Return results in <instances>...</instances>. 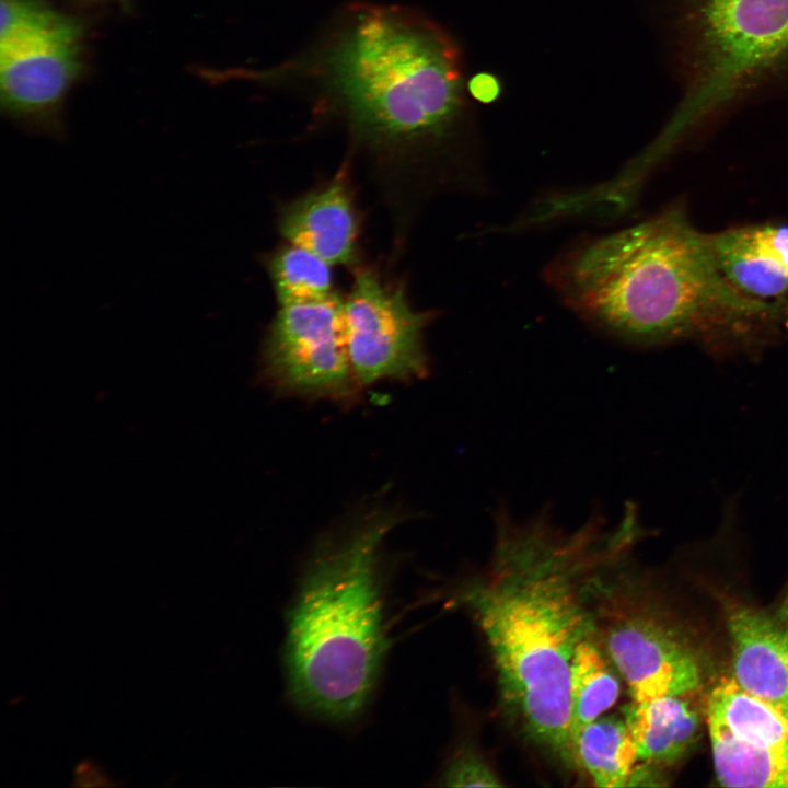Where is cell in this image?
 <instances>
[{"label": "cell", "mask_w": 788, "mask_h": 788, "mask_svg": "<svg viewBox=\"0 0 788 788\" xmlns=\"http://www.w3.org/2000/svg\"><path fill=\"white\" fill-rule=\"evenodd\" d=\"M280 233L291 244L332 265L349 264L355 255L356 219L341 181L308 194L281 213Z\"/></svg>", "instance_id": "cell-12"}, {"label": "cell", "mask_w": 788, "mask_h": 788, "mask_svg": "<svg viewBox=\"0 0 788 788\" xmlns=\"http://www.w3.org/2000/svg\"><path fill=\"white\" fill-rule=\"evenodd\" d=\"M630 547L610 552L591 577L595 638L633 700L695 695L703 681L699 660L630 565Z\"/></svg>", "instance_id": "cell-6"}, {"label": "cell", "mask_w": 788, "mask_h": 788, "mask_svg": "<svg viewBox=\"0 0 788 788\" xmlns=\"http://www.w3.org/2000/svg\"><path fill=\"white\" fill-rule=\"evenodd\" d=\"M269 273L280 306L325 300L332 291L331 265L310 251L289 245L269 262Z\"/></svg>", "instance_id": "cell-18"}, {"label": "cell", "mask_w": 788, "mask_h": 788, "mask_svg": "<svg viewBox=\"0 0 788 788\" xmlns=\"http://www.w3.org/2000/svg\"><path fill=\"white\" fill-rule=\"evenodd\" d=\"M473 96L480 101H491L498 93V83L489 76H477L468 83Z\"/></svg>", "instance_id": "cell-21"}, {"label": "cell", "mask_w": 788, "mask_h": 788, "mask_svg": "<svg viewBox=\"0 0 788 788\" xmlns=\"http://www.w3.org/2000/svg\"><path fill=\"white\" fill-rule=\"evenodd\" d=\"M615 537L596 524L568 535L543 519H500L487 567L453 593L488 646L507 715L566 766H573L570 662L594 630L590 580Z\"/></svg>", "instance_id": "cell-1"}, {"label": "cell", "mask_w": 788, "mask_h": 788, "mask_svg": "<svg viewBox=\"0 0 788 788\" xmlns=\"http://www.w3.org/2000/svg\"><path fill=\"white\" fill-rule=\"evenodd\" d=\"M343 304L334 293L280 308L263 347V372L278 393L338 403L357 395L360 384L347 351Z\"/></svg>", "instance_id": "cell-7"}, {"label": "cell", "mask_w": 788, "mask_h": 788, "mask_svg": "<svg viewBox=\"0 0 788 788\" xmlns=\"http://www.w3.org/2000/svg\"><path fill=\"white\" fill-rule=\"evenodd\" d=\"M343 315L347 351L360 385L428 375L424 329L429 316L413 310L401 288L360 270L344 300Z\"/></svg>", "instance_id": "cell-8"}, {"label": "cell", "mask_w": 788, "mask_h": 788, "mask_svg": "<svg viewBox=\"0 0 788 788\" xmlns=\"http://www.w3.org/2000/svg\"><path fill=\"white\" fill-rule=\"evenodd\" d=\"M707 721L715 722L748 744L788 751V720L774 707L722 679L707 699Z\"/></svg>", "instance_id": "cell-14"}, {"label": "cell", "mask_w": 788, "mask_h": 788, "mask_svg": "<svg viewBox=\"0 0 788 788\" xmlns=\"http://www.w3.org/2000/svg\"><path fill=\"white\" fill-rule=\"evenodd\" d=\"M732 679L788 720V588L772 604L726 601Z\"/></svg>", "instance_id": "cell-10"}, {"label": "cell", "mask_w": 788, "mask_h": 788, "mask_svg": "<svg viewBox=\"0 0 788 788\" xmlns=\"http://www.w3.org/2000/svg\"><path fill=\"white\" fill-rule=\"evenodd\" d=\"M246 77L299 90L373 150L439 144L466 118L460 51L422 13L351 3L300 54Z\"/></svg>", "instance_id": "cell-3"}, {"label": "cell", "mask_w": 788, "mask_h": 788, "mask_svg": "<svg viewBox=\"0 0 788 788\" xmlns=\"http://www.w3.org/2000/svg\"><path fill=\"white\" fill-rule=\"evenodd\" d=\"M74 773L77 786L111 785L109 783H106V780H108L106 775L89 762L79 763Z\"/></svg>", "instance_id": "cell-20"}, {"label": "cell", "mask_w": 788, "mask_h": 788, "mask_svg": "<svg viewBox=\"0 0 788 788\" xmlns=\"http://www.w3.org/2000/svg\"><path fill=\"white\" fill-rule=\"evenodd\" d=\"M710 240L721 273L738 291L788 308V224L737 227Z\"/></svg>", "instance_id": "cell-11"}, {"label": "cell", "mask_w": 788, "mask_h": 788, "mask_svg": "<svg viewBox=\"0 0 788 788\" xmlns=\"http://www.w3.org/2000/svg\"><path fill=\"white\" fill-rule=\"evenodd\" d=\"M573 765L593 786L627 787L638 762L637 749L624 717L601 716L579 729L572 739Z\"/></svg>", "instance_id": "cell-15"}, {"label": "cell", "mask_w": 788, "mask_h": 788, "mask_svg": "<svg viewBox=\"0 0 788 788\" xmlns=\"http://www.w3.org/2000/svg\"><path fill=\"white\" fill-rule=\"evenodd\" d=\"M694 695L630 700L623 717L634 739L638 761L665 768L674 765L697 741L702 717Z\"/></svg>", "instance_id": "cell-13"}, {"label": "cell", "mask_w": 788, "mask_h": 788, "mask_svg": "<svg viewBox=\"0 0 788 788\" xmlns=\"http://www.w3.org/2000/svg\"><path fill=\"white\" fill-rule=\"evenodd\" d=\"M402 520L374 511L323 537L305 564L286 614L282 656L290 699L316 718L354 721L373 694L390 647L380 552Z\"/></svg>", "instance_id": "cell-4"}, {"label": "cell", "mask_w": 788, "mask_h": 788, "mask_svg": "<svg viewBox=\"0 0 788 788\" xmlns=\"http://www.w3.org/2000/svg\"><path fill=\"white\" fill-rule=\"evenodd\" d=\"M617 674L593 630L578 644L570 662L572 739L579 729L600 718L615 705L621 694Z\"/></svg>", "instance_id": "cell-16"}, {"label": "cell", "mask_w": 788, "mask_h": 788, "mask_svg": "<svg viewBox=\"0 0 788 788\" xmlns=\"http://www.w3.org/2000/svg\"><path fill=\"white\" fill-rule=\"evenodd\" d=\"M83 30L73 18L0 38V96L12 117L54 125L56 108L81 70Z\"/></svg>", "instance_id": "cell-9"}, {"label": "cell", "mask_w": 788, "mask_h": 788, "mask_svg": "<svg viewBox=\"0 0 788 788\" xmlns=\"http://www.w3.org/2000/svg\"><path fill=\"white\" fill-rule=\"evenodd\" d=\"M448 787H501L497 770L474 745H461L445 763L440 777Z\"/></svg>", "instance_id": "cell-19"}, {"label": "cell", "mask_w": 788, "mask_h": 788, "mask_svg": "<svg viewBox=\"0 0 788 788\" xmlns=\"http://www.w3.org/2000/svg\"><path fill=\"white\" fill-rule=\"evenodd\" d=\"M683 97L647 153L788 81V0H675Z\"/></svg>", "instance_id": "cell-5"}, {"label": "cell", "mask_w": 788, "mask_h": 788, "mask_svg": "<svg viewBox=\"0 0 788 788\" xmlns=\"http://www.w3.org/2000/svg\"><path fill=\"white\" fill-rule=\"evenodd\" d=\"M546 278L579 316L630 345L696 339L717 355L754 356L788 329V308L738 291L710 234L680 209L571 248Z\"/></svg>", "instance_id": "cell-2"}, {"label": "cell", "mask_w": 788, "mask_h": 788, "mask_svg": "<svg viewBox=\"0 0 788 788\" xmlns=\"http://www.w3.org/2000/svg\"><path fill=\"white\" fill-rule=\"evenodd\" d=\"M714 768L726 787L788 788V751L758 748L707 721Z\"/></svg>", "instance_id": "cell-17"}]
</instances>
